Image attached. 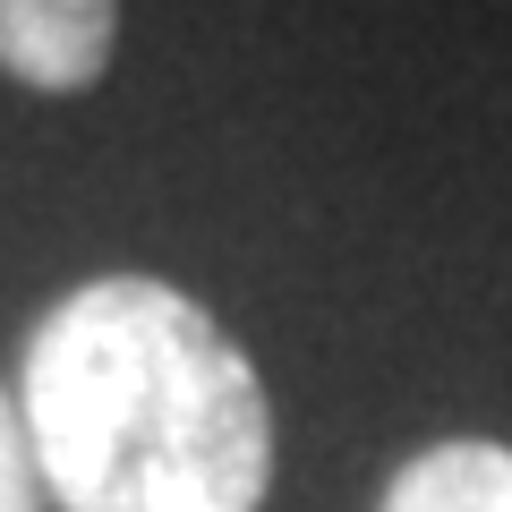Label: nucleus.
<instances>
[{
  "instance_id": "obj_4",
  "label": "nucleus",
  "mask_w": 512,
  "mask_h": 512,
  "mask_svg": "<svg viewBox=\"0 0 512 512\" xmlns=\"http://www.w3.org/2000/svg\"><path fill=\"white\" fill-rule=\"evenodd\" d=\"M43 478H35V444H26V419L18 402L0 393V512H35Z\"/></svg>"
},
{
  "instance_id": "obj_3",
  "label": "nucleus",
  "mask_w": 512,
  "mask_h": 512,
  "mask_svg": "<svg viewBox=\"0 0 512 512\" xmlns=\"http://www.w3.org/2000/svg\"><path fill=\"white\" fill-rule=\"evenodd\" d=\"M376 512H512V444L444 436L393 470Z\"/></svg>"
},
{
  "instance_id": "obj_2",
  "label": "nucleus",
  "mask_w": 512,
  "mask_h": 512,
  "mask_svg": "<svg viewBox=\"0 0 512 512\" xmlns=\"http://www.w3.org/2000/svg\"><path fill=\"white\" fill-rule=\"evenodd\" d=\"M120 52V0H0V69L35 94L103 86Z\"/></svg>"
},
{
  "instance_id": "obj_1",
  "label": "nucleus",
  "mask_w": 512,
  "mask_h": 512,
  "mask_svg": "<svg viewBox=\"0 0 512 512\" xmlns=\"http://www.w3.org/2000/svg\"><path fill=\"white\" fill-rule=\"evenodd\" d=\"M18 419L60 512H265L274 487L265 376L163 274H94L35 316Z\"/></svg>"
}]
</instances>
